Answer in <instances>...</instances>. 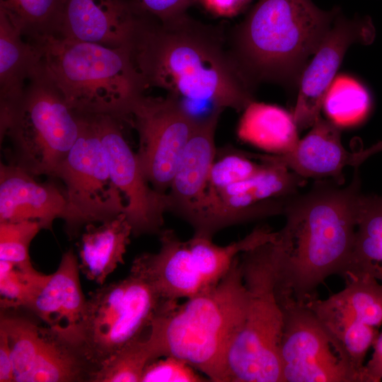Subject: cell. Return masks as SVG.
Masks as SVG:
<instances>
[{"mask_svg":"<svg viewBox=\"0 0 382 382\" xmlns=\"http://www.w3.org/2000/svg\"><path fill=\"white\" fill-rule=\"evenodd\" d=\"M224 25L206 24L187 13L161 20L139 6L124 46L146 88L214 109L243 111L254 88L239 70Z\"/></svg>","mask_w":382,"mask_h":382,"instance_id":"obj_1","label":"cell"},{"mask_svg":"<svg viewBox=\"0 0 382 382\" xmlns=\"http://www.w3.org/2000/svg\"><path fill=\"white\" fill-rule=\"evenodd\" d=\"M362 192L357 168L347 186L316 180L288 203L277 231V291L306 303L330 276L346 274L356 236Z\"/></svg>","mask_w":382,"mask_h":382,"instance_id":"obj_2","label":"cell"},{"mask_svg":"<svg viewBox=\"0 0 382 382\" xmlns=\"http://www.w3.org/2000/svg\"><path fill=\"white\" fill-rule=\"evenodd\" d=\"M339 11L322 10L311 0H259L227 30L231 54L253 88L260 82L292 86Z\"/></svg>","mask_w":382,"mask_h":382,"instance_id":"obj_3","label":"cell"},{"mask_svg":"<svg viewBox=\"0 0 382 382\" xmlns=\"http://www.w3.org/2000/svg\"><path fill=\"white\" fill-rule=\"evenodd\" d=\"M248 301L238 255L214 286L183 303L168 305L156 315L149 335L159 357L180 358L209 381L229 382L227 353Z\"/></svg>","mask_w":382,"mask_h":382,"instance_id":"obj_4","label":"cell"},{"mask_svg":"<svg viewBox=\"0 0 382 382\" xmlns=\"http://www.w3.org/2000/svg\"><path fill=\"white\" fill-rule=\"evenodd\" d=\"M35 44L40 50L42 69L78 114L122 118L146 88L125 46L111 47L60 35Z\"/></svg>","mask_w":382,"mask_h":382,"instance_id":"obj_5","label":"cell"},{"mask_svg":"<svg viewBox=\"0 0 382 382\" xmlns=\"http://www.w3.org/2000/svg\"><path fill=\"white\" fill-rule=\"evenodd\" d=\"M275 239L240 255L249 301L227 353L229 382H284L279 356L284 312L277 295Z\"/></svg>","mask_w":382,"mask_h":382,"instance_id":"obj_6","label":"cell"},{"mask_svg":"<svg viewBox=\"0 0 382 382\" xmlns=\"http://www.w3.org/2000/svg\"><path fill=\"white\" fill-rule=\"evenodd\" d=\"M79 115L42 69L29 79L6 132L14 162L33 176H53L76 141Z\"/></svg>","mask_w":382,"mask_h":382,"instance_id":"obj_7","label":"cell"},{"mask_svg":"<svg viewBox=\"0 0 382 382\" xmlns=\"http://www.w3.org/2000/svg\"><path fill=\"white\" fill-rule=\"evenodd\" d=\"M169 303L132 268L125 279L92 291L77 345L91 376L124 347L144 335Z\"/></svg>","mask_w":382,"mask_h":382,"instance_id":"obj_8","label":"cell"},{"mask_svg":"<svg viewBox=\"0 0 382 382\" xmlns=\"http://www.w3.org/2000/svg\"><path fill=\"white\" fill-rule=\"evenodd\" d=\"M79 137L54 173L65 185L68 235L77 236L88 224L124 213V197L113 183L106 155L91 115L79 114Z\"/></svg>","mask_w":382,"mask_h":382,"instance_id":"obj_9","label":"cell"},{"mask_svg":"<svg viewBox=\"0 0 382 382\" xmlns=\"http://www.w3.org/2000/svg\"><path fill=\"white\" fill-rule=\"evenodd\" d=\"M137 132V156L144 174L157 192L166 194L181 155L199 118L179 98L139 96L121 118Z\"/></svg>","mask_w":382,"mask_h":382,"instance_id":"obj_10","label":"cell"},{"mask_svg":"<svg viewBox=\"0 0 382 382\" xmlns=\"http://www.w3.org/2000/svg\"><path fill=\"white\" fill-rule=\"evenodd\" d=\"M284 312L279 356L284 382H361L305 303L278 296Z\"/></svg>","mask_w":382,"mask_h":382,"instance_id":"obj_11","label":"cell"},{"mask_svg":"<svg viewBox=\"0 0 382 382\" xmlns=\"http://www.w3.org/2000/svg\"><path fill=\"white\" fill-rule=\"evenodd\" d=\"M255 156L265 162L257 173L207 194L203 224L195 234L212 238L227 226L284 214L288 203L306 184L307 179L264 154Z\"/></svg>","mask_w":382,"mask_h":382,"instance_id":"obj_12","label":"cell"},{"mask_svg":"<svg viewBox=\"0 0 382 382\" xmlns=\"http://www.w3.org/2000/svg\"><path fill=\"white\" fill-rule=\"evenodd\" d=\"M103 144L112 180L125 199L124 214L134 236L158 234L168 212L166 194L156 191L146 178L136 152L123 132L125 122L107 114L91 115Z\"/></svg>","mask_w":382,"mask_h":382,"instance_id":"obj_13","label":"cell"},{"mask_svg":"<svg viewBox=\"0 0 382 382\" xmlns=\"http://www.w3.org/2000/svg\"><path fill=\"white\" fill-rule=\"evenodd\" d=\"M0 328L8 338L14 382L89 381L91 371L79 353L48 327L1 315Z\"/></svg>","mask_w":382,"mask_h":382,"instance_id":"obj_14","label":"cell"},{"mask_svg":"<svg viewBox=\"0 0 382 382\" xmlns=\"http://www.w3.org/2000/svg\"><path fill=\"white\" fill-rule=\"evenodd\" d=\"M375 35L368 17L347 19L340 13L299 81V90L292 114L298 129L314 124L320 116L325 96L336 76L345 54L353 43H371Z\"/></svg>","mask_w":382,"mask_h":382,"instance_id":"obj_15","label":"cell"},{"mask_svg":"<svg viewBox=\"0 0 382 382\" xmlns=\"http://www.w3.org/2000/svg\"><path fill=\"white\" fill-rule=\"evenodd\" d=\"M221 109L199 118L181 155L166 192L168 212L188 223L197 233L203 224L209 176L216 155L215 133Z\"/></svg>","mask_w":382,"mask_h":382,"instance_id":"obj_16","label":"cell"},{"mask_svg":"<svg viewBox=\"0 0 382 382\" xmlns=\"http://www.w3.org/2000/svg\"><path fill=\"white\" fill-rule=\"evenodd\" d=\"M79 263L73 249L64 253L57 270L48 279L28 308L46 326L77 352L87 299L80 284Z\"/></svg>","mask_w":382,"mask_h":382,"instance_id":"obj_17","label":"cell"},{"mask_svg":"<svg viewBox=\"0 0 382 382\" xmlns=\"http://www.w3.org/2000/svg\"><path fill=\"white\" fill-rule=\"evenodd\" d=\"M13 163L0 164V222L37 221L52 230L57 219H68L65 190L41 183Z\"/></svg>","mask_w":382,"mask_h":382,"instance_id":"obj_18","label":"cell"},{"mask_svg":"<svg viewBox=\"0 0 382 382\" xmlns=\"http://www.w3.org/2000/svg\"><path fill=\"white\" fill-rule=\"evenodd\" d=\"M158 236L159 250L137 256L131 268L142 274L168 302H178L210 289L194 266L187 241L168 228H163Z\"/></svg>","mask_w":382,"mask_h":382,"instance_id":"obj_19","label":"cell"},{"mask_svg":"<svg viewBox=\"0 0 382 382\" xmlns=\"http://www.w3.org/2000/svg\"><path fill=\"white\" fill-rule=\"evenodd\" d=\"M137 10L134 0H66L59 35L111 47L124 46Z\"/></svg>","mask_w":382,"mask_h":382,"instance_id":"obj_20","label":"cell"},{"mask_svg":"<svg viewBox=\"0 0 382 382\" xmlns=\"http://www.w3.org/2000/svg\"><path fill=\"white\" fill-rule=\"evenodd\" d=\"M264 156L306 179H331L339 185L344 184L343 169L352 159V152L342 144L340 127L321 116L291 151Z\"/></svg>","mask_w":382,"mask_h":382,"instance_id":"obj_21","label":"cell"},{"mask_svg":"<svg viewBox=\"0 0 382 382\" xmlns=\"http://www.w3.org/2000/svg\"><path fill=\"white\" fill-rule=\"evenodd\" d=\"M41 53L38 46L28 41L0 13V137L8 127L13 112L25 87L39 66Z\"/></svg>","mask_w":382,"mask_h":382,"instance_id":"obj_22","label":"cell"},{"mask_svg":"<svg viewBox=\"0 0 382 382\" xmlns=\"http://www.w3.org/2000/svg\"><path fill=\"white\" fill-rule=\"evenodd\" d=\"M132 236V226L124 213L98 226L86 225L79 244L80 271L88 279L103 285L118 265L124 264Z\"/></svg>","mask_w":382,"mask_h":382,"instance_id":"obj_23","label":"cell"},{"mask_svg":"<svg viewBox=\"0 0 382 382\" xmlns=\"http://www.w3.org/2000/svg\"><path fill=\"white\" fill-rule=\"evenodd\" d=\"M329 333L342 357L364 382V359L379 334L378 328L357 320L330 297L305 303Z\"/></svg>","mask_w":382,"mask_h":382,"instance_id":"obj_24","label":"cell"},{"mask_svg":"<svg viewBox=\"0 0 382 382\" xmlns=\"http://www.w3.org/2000/svg\"><path fill=\"white\" fill-rule=\"evenodd\" d=\"M236 133L241 141L270 154H286L300 140L292 114L277 105L255 100L243 110Z\"/></svg>","mask_w":382,"mask_h":382,"instance_id":"obj_25","label":"cell"},{"mask_svg":"<svg viewBox=\"0 0 382 382\" xmlns=\"http://www.w3.org/2000/svg\"><path fill=\"white\" fill-rule=\"evenodd\" d=\"M367 274L382 283V196L361 194L355 241L344 279Z\"/></svg>","mask_w":382,"mask_h":382,"instance_id":"obj_26","label":"cell"},{"mask_svg":"<svg viewBox=\"0 0 382 382\" xmlns=\"http://www.w3.org/2000/svg\"><path fill=\"white\" fill-rule=\"evenodd\" d=\"M66 0H0V13L29 42L59 35Z\"/></svg>","mask_w":382,"mask_h":382,"instance_id":"obj_27","label":"cell"},{"mask_svg":"<svg viewBox=\"0 0 382 382\" xmlns=\"http://www.w3.org/2000/svg\"><path fill=\"white\" fill-rule=\"evenodd\" d=\"M371 106L366 88L355 79L345 74L336 76L325 96L323 108L328 120L338 127L361 122Z\"/></svg>","mask_w":382,"mask_h":382,"instance_id":"obj_28","label":"cell"},{"mask_svg":"<svg viewBox=\"0 0 382 382\" xmlns=\"http://www.w3.org/2000/svg\"><path fill=\"white\" fill-rule=\"evenodd\" d=\"M158 357L149 330L146 335L127 345L92 374L89 381L141 382L147 364Z\"/></svg>","mask_w":382,"mask_h":382,"instance_id":"obj_29","label":"cell"},{"mask_svg":"<svg viewBox=\"0 0 382 382\" xmlns=\"http://www.w3.org/2000/svg\"><path fill=\"white\" fill-rule=\"evenodd\" d=\"M345 287L330 297L357 320L378 328L382 324V283L367 274L345 278Z\"/></svg>","mask_w":382,"mask_h":382,"instance_id":"obj_30","label":"cell"},{"mask_svg":"<svg viewBox=\"0 0 382 382\" xmlns=\"http://www.w3.org/2000/svg\"><path fill=\"white\" fill-rule=\"evenodd\" d=\"M46 275L35 268L25 270L0 260V303L1 308H28L45 284Z\"/></svg>","mask_w":382,"mask_h":382,"instance_id":"obj_31","label":"cell"},{"mask_svg":"<svg viewBox=\"0 0 382 382\" xmlns=\"http://www.w3.org/2000/svg\"><path fill=\"white\" fill-rule=\"evenodd\" d=\"M265 162L253 154L230 149L219 156L216 155L210 169L207 194L219 192L245 180L257 173Z\"/></svg>","mask_w":382,"mask_h":382,"instance_id":"obj_32","label":"cell"},{"mask_svg":"<svg viewBox=\"0 0 382 382\" xmlns=\"http://www.w3.org/2000/svg\"><path fill=\"white\" fill-rule=\"evenodd\" d=\"M43 229L37 221L0 222V260L18 267L34 269L29 255V248L38 232Z\"/></svg>","mask_w":382,"mask_h":382,"instance_id":"obj_33","label":"cell"},{"mask_svg":"<svg viewBox=\"0 0 382 382\" xmlns=\"http://www.w3.org/2000/svg\"><path fill=\"white\" fill-rule=\"evenodd\" d=\"M209 379L185 360L173 356L158 357L146 366L141 382H202Z\"/></svg>","mask_w":382,"mask_h":382,"instance_id":"obj_34","label":"cell"},{"mask_svg":"<svg viewBox=\"0 0 382 382\" xmlns=\"http://www.w3.org/2000/svg\"><path fill=\"white\" fill-rule=\"evenodd\" d=\"M251 0H198L211 14L230 18L241 13Z\"/></svg>","mask_w":382,"mask_h":382,"instance_id":"obj_35","label":"cell"},{"mask_svg":"<svg viewBox=\"0 0 382 382\" xmlns=\"http://www.w3.org/2000/svg\"><path fill=\"white\" fill-rule=\"evenodd\" d=\"M187 0H134L147 13L159 18L170 16L185 5Z\"/></svg>","mask_w":382,"mask_h":382,"instance_id":"obj_36","label":"cell"},{"mask_svg":"<svg viewBox=\"0 0 382 382\" xmlns=\"http://www.w3.org/2000/svg\"><path fill=\"white\" fill-rule=\"evenodd\" d=\"M374 352L364 365V382H378L382 380V332L373 345Z\"/></svg>","mask_w":382,"mask_h":382,"instance_id":"obj_37","label":"cell"},{"mask_svg":"<svg viewBox=\"0 0 382 382\" xmlns=\"http://www.w3.org/2000/svg\"><path fill=\"white\" fill-rule=\"evenodd\" d=\"M0 381L13 382L11 351L6 332L0 328Z\"/></svg>","mask_w":382,"mask_h":382,"instance_id":"obj_38","label":"cell"},{"mask_svg":"<svg viewBox=\"0 0 382 382\" xmlns=\"http://www.w3.org/2000/svg\"><path fill=\"white\" fill-rule=\"evenodd\" d=\"M382 151V141H380L374 145L352 154L351 166L354 168L358 167L368 158Z\"/></svg>","mask_w":382,"mask_h":382,"instance_id":"obj_39","label":"cell"}]
</instances>
